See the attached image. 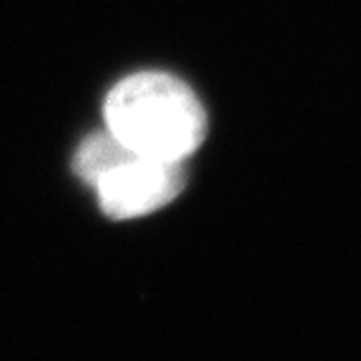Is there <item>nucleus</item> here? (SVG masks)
Segmentation results:
<instances>
[{
    "label": "nucleus",
    "instance_id": "obj_1",
    "mask_svg": "<svg viewBox=\"0 0 361 361\" xmlns=\"http://www.w3.org/2000/svg\"><path fill=\"white\" fill-rule=\"evenodd\" d=\"M106 130L130 151L183 164L206 138V111L183 80L143 71L118 80L103 103Z\"/></svg>",
    "mask_w": 361,
    "mask_h": 361
},
{
    "label": "nucleus",
    "instance_id": "obj_2",
    "mask_svg": "<svg viewBox=\"0 0 361 361\" xmlns=\"http://www.w3.org/2000/svg\"><path fill=\"white\" fill-rule=\"evenodd\" d=\"M186 186L183 164L126 153L90 188H96L98 206L113 221L143 219L166 209Z\"/></svg>",
    "mask_w": 361,
    "mask_h": 361
},
{
    "label": "nucleus",
    "instance_id": "obj_3",
    "mask_svg": "<svg viewBox=\"0 0 361 361\" xmlns=\"http://www.w3.org/2000/svg\"><path fill=\"white\" fill-rule=\"evenodd\" d=\"M126 153H130V148L126 146V143H121L113 133H108V130L93 133V135H88L78 146V151H75L73 173L78 176L83 183L93 186L111 166L118 164Z\"/></svg>",
    "mask_w": 361,
    "mask_h": 361
}]
</instances>
